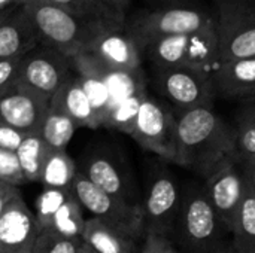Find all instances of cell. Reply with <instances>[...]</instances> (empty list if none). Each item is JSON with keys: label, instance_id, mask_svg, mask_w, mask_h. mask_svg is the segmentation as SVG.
Listing matches in <instances>:
<instances>
[{"label": "cell", "instance_id": "6da1fadb", "mask_svg": "<svg viewBox=\"0 0 255 253\" xmlns=\"http://www.w3.org/2000/svg\"><path fill=\"white\" fill-rule=\"evenodd\" d=\"M178 166L208 177L224 160L235 157V125L212 107L175 109Z\"/></svg>", "mask_w": 255, "mask_h": 253}, {"label": "cell", "instance_id": "7a4b0ae2", "mask_svg": "<svg viewBox=\"0 0 255 253\" xmlns=\"http://www.w3.org/2000/svg\"><path fill=\"white\" fill-rule=\"evenodd\" d=\"M24 9L37 31L40 43L60 51L70 60L85 54L91 40L102 30L111 28L87 22L67 10L39 0H27Z\"/></svg>", "mask_w": 255, "mask_h": 253}, {"label": "cell", "instance_id": "3957f363", "mask_svg": "<svg viewBox=\"0 0 255 253\" xmlns=\"http://www.w3.org/2000/svg\"><path fill=\"white\" fill-rule=\"evenodd\" d=\"M224 227L214 210L203 186H193L182 194L173 237L182 246L181 252L211 253L224 243Z\"/></svg>", "mask_w": 255, "mask_h": 253}, {"label": "cell", "instance_id": "277c9868", "mask_svg": "<svg viewBox=\"0 0 255 253\" xmlns=\"http://www.w3.org/2000/svg\"><path fill=\"white\" fill-rule=\"evenodd\" d=\"M142 52L148 55L157 70L188 67L212 73L220 63L215 25L199 33L157 39Z\"/></svg>", "mask_w": 255, "mask_h": 253}, {"label": "cell", "instance_id": "5b68a950", "mask_svg": "<svg viewBox=\"0 0 255 253\" xmlns=\"http://www.w3.org/2000/svg\"><path fill=\"white\" fill-rule=\"evenodd\" d=\"M215 25V18L193 6H172L143 12L126 25L140 52L154 40L178 34H191Z\"/></svg>", "mask_w": 255, "mask_h": 253}, {"label": "cell", "instance_id": "8992f818", "mask_svg": "<svg viewBox=\"0 0 255 253\" xmlns=\"http://www.w3.org/2000/svg\"><path fill=\"white\" fill-rule=\"evenodd\" d=\"M73 194L91 218L139 240L145 237V219L142 206L114 197L97 188L82 171H78Z\"/></svg>", "mask_w": 255, "mask_h": 253}, {"label": "cell", "instance_id": "52a82bcc", "mask_svg": "<svg viewBox=\"0 0 255 253\" xmlns=\"http://www.w3.org/2000/svg\"><path fill=\"white\" fill-rule=\"evenodd\" d=\"M217 4L220 61L255 57V0H218Z\"/></svg>", "mask_w": 255, "mask_h": 253}, {"label": "cell", "instance_id": "ba28073f", "mask_svg": "<svg viewBox=\"0 0 255 253\" xmlns=\"http://www.w3.org/2000/svg\"><path fill=\"white\" fill-rule=\"evenodd\" d=\"M182 194L173 174L164 169L152 170L146 180L143 201L140 203L145 219V236H173Z\"/></svg>", "mask_w": 255, "mask_h": 253}, {"label": "cell", "instance_id": "9c48e42d", "mask_svg": "<svg viewBox=\"0 0 255 253\" xmlns=\"http://www.w3.org/2000/svg\"><path fill=\"white\" fill-rule=\"evenodd\" d=\"M130 137L143 149L178 166L176 116L166 103L146 94Z\"/></svg>", "mask_w": 255, "mask_h": 253}, {"label": "cell", "instance_id": "30bf717a", "mask_svg": "<svg viewBox=\"0 0 255 253\" xmlns=\"http://www.w3.org/2000/svg\"><path fill=\"white\" fill-rule=\"evenodd\" d=\"M155 84L178 110L212 107L217 97L212 73L197 69L172 67L157 70Z\"/></svg>", "mask_w": 255, "mask_h": 253}, {"label": "cell", "instance_id": "8fae6325", "mask_svg": "<svg viewBox=\"0 0 255 253\" xmlns=\"http://www.w3.org/2000/svg\"><path fill=\"white\" fill-rule=\"evenodd\" d=\"M72 72L73 64L69 57L51 46L39 43L21 58L18 84L51 100L73 76Z\"/></svg>", "mask_w": 255, "mask_h": 253}, {"label": "cell", "instance_id": "7c38bea8", "mask_svg": "<svg viewBox=\"0 0 255 253\" xmlns=\"http://www.w3.org/2000/svg\"><path fill=\"white\" fill-rule=\"evenodd\" d=\"M203 189L224 227L232 231L236 215L248 194L242 163L236 157L224 160L208 177Z\"/></svg>", "mask_w": 255, "mask_h": 253}, {"label": "cell", "instance_id": "4fadbf2b", "mask_svg": "<svg viewBox=\"0 0 255 253\" xmlns=\"http://www.w3.org/2000/svg\"><path fill=\"white\" fill-rule=\"evenodd\" d=\"M73 191L43 188L36 200L34 216L40 231H54L66 237L82 239L85 218Z\"/></svg>", "mask_w": 255, "mask_h": 253}, {"label": "cell", "instance_id": "5bb4252c", "mask_svg": "<svg viewBox=\"0 0 255 253\" xmlns=\"http://www.w3.org/2000/svg\"><path fill=\"white\" fill-rule=\"evenodd\" d=\"M87 52L115 73L136 75L140 69L142 52L126 27L102 30L91 40Z\"/></svg>", "mask_w": 255, "mask_h": 253}, {"label": "cell", "instance_id": "9a60e30c", "mask_svg": "<svg viewBox=\"0 0 255 253\" xmlns=\"http://www.w3.org/2000/svg\"><path fill=\"white\" fill-rule=\"evenodd\" d=\"M49 98L18 84L0 95V122L22 133H40L49 109Z\"/></svg>", "mask_w": 255, "mask_h": 253}, {"label": "cell", "instance_id": "2e32d148", "mask_svg": "<svg viewBox=\"0 0 255 253\" xmlns=\"http://www.w3.org/2000/svg\"><path fill=\"white\" fill-rule=\"evenodd\" d=\"M39 233L34 213L18 191L0 216V249L4 253H33Z\"/></svg>", "mask_w": 255, "mask_h": 253}, {"label": "cell", "instance_id": "e0dca14e", "mask_svg": "<svg viewBox=\"0 0 255 253\" xmlns=\"http://www.w3.org/2000/svg\"><path fill=\"white\" fill-rule=\"evenodd\" d=\"M217 95L251 98L255 95V57L220 61L212 70Z\"/></svg>", "mask_w": 255, "mask_h": 253}, {"label": "cell", "instance_id": "ac0fdd59", "mask_svg": "<svg viewBox=\"0 0 255 253\" xmlns=\"http://www.w3.org/2000/svg\"><path fill=\"white\" fill-rule=\"evenodd\" d=\"M40 43L24 4L13 7L0 24V58H21Z\"/></svg>", "mask_w": 255, "mask_h": 253}, {"label": "cell", "instance_id": "d6986e66", "mask_svg": "<svg viewBox=\"0 0 255 253\" xmlns=\"http://www.w3.org/2000/svg\"><path fill=\"white\" fill-rule=\"evenodd\" d=\"M82 173L102 191L124 201L134 203L133 182L127 177L124 169L108 155H93L87 160Z\"/></svg>", "mask_w": 255, "mask_h": 253}, {"label": "cell", "instance_id": "ffe728a7", "mask_svg": "<svg viewBox=\"0 0 255 253\" xmlns=\"http://www.w3.org/2000/svg\"><path fill=\"white\" fill-rule=\"evenodd\" d=\"M51 104L61 109L78 128H99L102 127L96 110L91 104L90 97L87 95L79 76L73 75L51 98Z\"/></svg>", "mask_w": 255, "mask_h": 253}, {"label": "cell", "instance_id": "44dd1931", "mask_svg": "<svg viewBox=\"0 0 255 253\" xmlns=\"http://www.w3.org/2000/svg\"><path fill=\"white\" fill-rule=\"evenodd\" d=\"M82 242L97 253H139L140 251L137 240L96 218L85 221Z\"/></svg>", "mask_w": 255, "mask_h": 253}, {"label": "cell", "instance_id": "7402d4cb", "mask_svg": "<svg viewBox=\"0 0 255 253\" xmlns=\"http://www.w3.org/2000/svg\"><path fill=\"white\" fill-rule=\"evenodd\" d=\"M93 24L108 27H126V16L109 9L100 0H39Z\"/></svg>", "mask_w": 255, "mask_h": 253}, {"label": "cell", "instance_id": "603a6c76", "mask_svg": "<svg viewBox=\"0 0 255 253\" xmlns=\"http://www.w3.org/2000/svg\"><path fill=\"white\" fill-rule=\"evenodd\" d=\"M76 174H78L76 164L72 160V157L66 152V149L63 151L49 149L42 167L39 183H42L43 188H49V189L73 191Z\"/></svg>", "mask_w": 255, "mask_h": 253}, {"label": "cell", "instance_id": "cb8c5ba5", "mask_svg": "<svg viewBox=\"0 0 255 253\" xmlns=\"http://www.w3.org/2000/svg\"><path fill=\"white\" fill-rule=\"evenodd\" d=\"M232 246L236 253H255V197L248 194L232 227Z\"/></svg>", "mask_w": 255, "mask_h": 253}, {"label": "cell", "instance_id": "d4e9b609", "mask_svg": "<svg viewBox=\"0 0 255 253\" xmlns=\"http://www.w3.org/2000/svg\"><path fill=\"white\" fill-rule=\"evenodd\" d=\"M76 128L78 127L72 118L49 101V109L40 128V136L46 142L48 148L55 151L66 149L73 139Z\"/></svg>", "mask_w": 255, "mask_h": 253}, {"label": "cell", "instance_id": "484cf974", "mask_svg": "<svg viewBox=\"0 0 255 253\" xmlns=\"http://www.w3.org/2000/svg\"><path fill=\"white\" fill-rule=\"evenodd\" d=\"M49 152L46 142L42 139L40 133L27 134L19 148L16 149V157L19 160L22 173L27 182H39L45 158Z\"/></svg>", "mask_w": 255, "mask_h": 253}, {"label": "cell", "instance_id": "4316f807", "mask_svg": "<svg viewBox=\"0 0 255 253\" xmlns=\"http://www.w3.org/2000/svg\"><path fill=\"white\" fill-rule=\"evenodd\" d=\"M145 95H146L145 88H140V89L134 91L133 94L127 95L126 98L120 100L109 112L103 125L131 136L137 115H139V109H140V104H142Z\"/></svg>", "mask_w": 255, "mask_h": 253}, {"label": "cell", "instance_id": "83f0119b", "mask_svg": "<svg viewBox=\"0 0 255 253\" xmlns=\"http://www.w3.org/2000/svg\"><path fill=\"white\" fill-rule=\"evenodd\" d=\"M235 157L242 163L255 160V103L241 107L235 124Z\"/></svg>", "mask_w": 255, "mask_h": 253}, {"label": "cell", "instance_id": "f1b7e54d", "mask_svg": "<svg viewBox=\"0 0 255 253\" xmlns=\"http://www.w3.org/2000/svg\"><path fill=\"white\" fill-rule=\"evenodd\" d=\"M82 239L66 237L54 231H40L33 253H79Z\"/></svg>", "mask_w": 255, "mask_h": 253}, {"label": "cell", "instance_id": "f546056e", "mask_svg": "<svg viewBox=\"0 0 255 253\" xmlns=\"http://www.w3.org/2000/svg\"><path fill=\"white\" fill-rule=\"evenodd\" d=\"M0 182H4L15 188L27 182L16 152L13 151L0 149Z\"/></svg>", "mask_w": 255, "mask_h": 253}, {"label": "cell", "instance_id": "4dcf8cb0", "mask_svg": "<svg viewBox=\"0 0 255 253\" xmlns=\"http://www.w3.org/2000/svg\"><path fill=\"white\" fill-rule=\"evenodd\" d=\"M21 58H0V95L18 85Z\"/></svg>", "mask_w": 255, "mask_h": 253}, {"label": "cell", "instance_id": "1f68e13d", "mask_svg": "<svg viewBox=\"0 0 255 253\" xmlns=\"http://www.w3.org/2000/svg\"><path fill=\"white\" fill-rule=\"evenodd\" d=\"M25 136L27 133H22L4 122H0V149L16 152V149L22 143Z\"/></svg>", "mask_w": 255, "mask_h": 253}, {"label": "cell", "instance_id": "d6a6232c", "mask_svg": "<svg viewBox=\"0 0 255 253\" xmlns=\"http://www.w3.org/2000/svg\"><path fill=\"white\" fill-rule=\"evenodd\" d=\"M139 253H178L173 243L167 237L160 236H145Z\"/></svg>", "mask_w": 255, "mask_h": 253}, {"label": "cell", "instance_id": "836d02e7", "mask_svg": "<svg viewBox=\"0 0 255 253\" xmlns=\"http://www.w3.org/2000/svg\"><path fill=\"white\" fill-rule=\"evenodd\" d=\"M19 189L15 188V186H10L4 182H0V216L3 215L7 203L12 200V197L18 192Z\"/></svg>", "mask_w": 255, "mask_h": 253}, {"label": "cell", "instance_id": "e575fe53", "mask_svg": "<svg viewBox=\"0 0 255 253\" xmlns=\"http://www.w3.org/2000/svg\"><path fill=\"white\" fill-rule=\"evenodd\" d=\"M242 167H244V173H245V177H247L248 189L254 194L255 197V160L242 161Z\"/></svg>", "mask_w": 255, "mask_h": 253}, {"label": "cell", "instance_id": "d590c367", "mask_svg": "<svg viewBox=\"0 0 255 253\" xmlns=\"http://www.w3.org/2000/svg\"><path fill=\"white\" fill-rule=\"evenodd\" d=\"M100 1H102L103 4H106L109 9L115 10L117 13L126 16V9L128 7V4H130L131 0H100Z\"/></svg>", "mask_w": 255, "mask_h": 253}, {"label": "cell", "instance_id": "8d00e7d4", "mask_svg": "<svg viewBox=\"0 0 255 253\" xmlns=\"http://www.w3.org/2000/svg\"><path fill=\"white\" fill-rule=\"evenodd\" d=\"M25 1H27V0H0V10H7V9L21 6V4H24Z\"/></svg>", "mask_w": 255, "mask_h": 253}, {"label": "cell", "instance_id": "74e56055", "mask_svg": "<svg viewBox=\"0 0 255 253\" xmlns=\"http://www.w3.org/2000/svg\"><path fill=\"white\" fill-rule=\"evenodd\" d=\"M211 253H236V252H235V249H233V246H232V243H230V242H224L223 245H220L215 251H212Z\"/></svg>", "mask_w": 255, "mask_h": 253}, {"label": "cell", "instance_id": "f35d334b", "mask_svg": "<svg viewBox=\"0 0 255 253\" xmlns=\"http://www.w3.org/2000/svg\"><path fill=\"white\" fill-rule=\"evenodd\" d=\"M79 253H97V252H94L90 246H87L85 243L82 245V248H81V251H79Z\"/></svg>", "mask_w": 255, "mask_h": 253}, {"label": "cell", "instance_id": "ab89813d", "mask_svg": "<svg viewBox=\"0 0 255 253\" xmlns=\"http://www.w3.org/2000/svg\"><path fill=\"white\" fill-rule=\"evenodd\" d=\"M12 9H13V7H12ZM12 9H7V10H0V24H1V21H3V19L7 16V15H9V12H10Z\"/></svg>", "mask_w": 255, "mask_h": 253}, {"label": "cell", "instance_id": "60d3db41", "mask_svg": "<svg viewBox=\"0 0 255 253\" xmlns=\"http://www.w3.org/2000/svg\"><path fill=\"white\" fill-rule=\"evenodd\" d=\"M0 253H4V252H3V251H1V249H0Z\"/></svg>", "mask_w": 255, "mask_h": 253}, {"label": "cell", "instance_id": "b9f144b4", "mask_svg": "<svg viewBox=\"0 0 255 253\" xmlns=\"http://www.w3.org/2000/svg\"><path fill=\"white\" fill-rule=\"evenodd\" d=\"M169 1H175V0H169Z\"/></svg>", "mask_w": 255, "mask_h": 253}, {"label": "cell", "instance_id": "7bdbcfd3", "mask_svg": "<svg viewBox=\"0 0 255 253\" xmlns=\"http://www.w3.org/2000/svg\"><path fill=\"white\" fill-rule=\"evenodd\" d=\"M178 253H184V252H181V251H179V252H178Z\"/></svg>", "mask_w": 255, "mask_h": 253}, {"label": "cell", "instance_id": "ee69618b", "mask_svg": "<svg viewBox=\"0 0 255 253\" xmlns=\"http://www.w3.org/2000/svg\"><path fill=\"white\" fill-rule=\"evenodd\" d=\"M184 253H185V252H184Z\"/></svg>", "mask_w": 255, "mask_h": 253}]
</instances>
